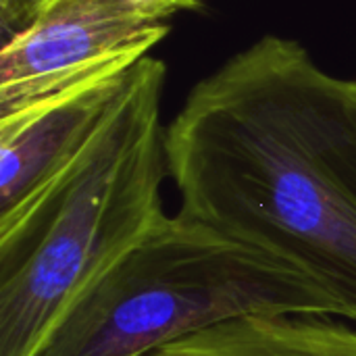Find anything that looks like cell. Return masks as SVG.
<instances>
[{
  "mask_svg": "<svg viewBox=\"0 0 356 356\" xmlns=\"http://www.w3.org/2000/svg\"><path fill=\"white\" fill-rule=\"evenodd\" d=\"M177 215L305 271L356 323V79L265 35L165 127Z\"/></svg>",
  "mask_w": 356,
  "mask_h": 356,
  "instance_id": "1",
  "label": "cell"
},
{
  "mask_svg": "<svg viewBox=\"0 0 356 356\" xmlns=\"http://www.w3.org/2000/svg\"><path fill=\"white\" fill-rule=\"evenodd\" d=\"M10 2H13V0H0V10H4Z\"/></svg>",
  "mask_w": 356,
  "mask_h": 356,
  "instance_id": "8",
  "label": "cell"
},
{
  "mask_svg": "<svg viewBox=\"0 0 356 356\" xmlns=\"http://www.w3.org/2000/svg\"><path fill=\"white\" fill-rule=\"evenodd\" d=\"M165 75L163 60L140 58L90 146L0 227V356L33 355L69 305L169 217Z\"/></svg>",
  "mask_w": 356,
  "mask_h": 356,
  "instance_id": "2",
  "label": "cell"
},
{
  "mask_svg": "<svg viewBox=\"0 0 356 356\" xmlns=\"http://www.w3.org/2000/svg\"><path fill=\"white\" fill-rule=\"evenodd\" d=\"M169 33L136 0H54L2 42L0 119L106 73L131 69Z\"/></svg>",
  "mask_w": 356,
  "mask_h": 356,
  "instance_id": "4",
  "label": "cell"
},
{
  "mask_svg": "<svg viewBox=\"0 0 356 356\" xmlns=\"http://www.w3.org/2000/svg\"><path fill=\"white\" fill-rule=\"evenodd\" d=\"M131 71L94 77L0 119V227L79 159L119 106Z\"/></svg>",
  "mask_w": 356,
  "mask_h": 356,
  "instance_id": "5",
  "label": "cell"
},
{
  "mask_svg": "<svg viewBox=\"0 0 356 356\" xmlns=\"http://www.w3.org/2000/svg\"><path fill=\"white\" fill-rule=\"evenodd\" d=\"M150 356H356V323L330 315L246 317Z\"/></svg>",
  "mask_w": 356,
  "mask_h": 356,
  "instance_id": "6",
  "label": "cell"
},
{
  "mask_svg": "<svg viewBox=\"0 0 356 356\" xmlns=\"http://www.w3.org/2000/svg\"><path fill=\"white\" fill-rule=\"evenodd\" d=\"M284 315L338 309L298 267L175 213L88 286L31 356H150L229 321Z\"/></svg>",
  "mask_w": 356,
  "mask_h": 356,
  "instance_id": "3",
  "label": "cell"
},
{
  "mask_svg": "<svg viewBox=\"0 0 356 356\" xmlns=\"http://www.w3.org/2000/svg\"><path fill=\"white\" fill-rule=\"evenodd\" d=\"M54 0H13L4 10H0V31H2V42L8 40L10 35H15L17 31H21L23 27H27L33 17ZM142 2L154 10H159L161 15H165L167 19H171L173 15L181 13V10H196L202 6V0H136Z\"/></svg>",
  "mask_w": 356,
  "mask_h": 356,
  "instance_id": "7",
  "label": "cell"
}]
</instances>
